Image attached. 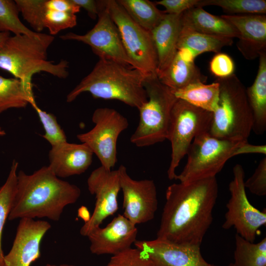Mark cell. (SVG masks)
I'll return each mask as SVG.
<instances>
[{
    "label": "cell",
    "mask_w": 266,
    "mask_h": 266,
    "mask_svg": "<svg viewBox=\"0 0 266 266\" xmlns=\"http://www.w3.org/2000/svg\"><path fill=\"white\" fill-rule=\"evenodd\" d=\"M45 266H74L73 265H69V264H61V265H52V264H48L46 265Z\"/></svg>",
    "instance_id": "7bdbcfd3"
},
{
    "label": "cell",
    "mask_w": 266,
    "mask_h": 266,
    "mask_svg": "<svg viewBox=\"0 0 266 266\" xmlns=\"http://www.w3.org/2000/svg\"><path fill=\"white\" fill-rule=\"evenodd\" d=\"M234 266H266V237L257 243L235 235Z\"/></svg>",
    "instance_id": "83f0119b"
},
{
    "label": "cell",
    "mask_w": 266,
    "mask_h": 266,
    "mask_svg": "<svg viewBox=\"0 0 266 266\" xmlns=\"http://www.w3.org/2000/svg\"><path fill=\"white\" fill-rule=\"evenodd\" d=\"M78 216L86 223L90 220L91 215H90L87 208L82 206L78 210Z\"/></svg>",
    "instance_id": "60d3db41"
},
{
    "label": "cell",
    "mask_w": 266,
    "mask_h": 266,
    "mask_svg": "<svg viewBox=\"0 0 266 266\" xmlns=\"http://www.w3.org/2000/svg\"><path fill=\"white\" fill-rule=\"evenodd\" d=\"M10 36L9 32H0V49Z\"/></svg>",
    "instance_id": "b9f144b4"
},
{
    "label": "cell",
    "mask_w": 266,
    "mask_h": 266,
    "mask_svg": "<svg viewBox=\"0 0 266 266\" xmlns=\"http://www.w3.org/2000/svg\"><path fill=\"white\" fill-rule=\"evenodd\" d=\"M136 24L151 32L162 20L166 13L148 0H117Z\"/></svg>",
    "instance_id": "4316f807"
},
{
    "label": "cell",
    "mask_w": 266,
    "mask_h": 266,
    "mask_svg": "<svg viewBox=\"0 0 266 266\" xmlns=\"http://www.w3.org/2000/svg\"><path fill=\"white\" fill-rule=\"evenodd\" d=\"M218 195L216 177L169 185L156 238L178 244L201 245L213 222Z\"/></svg>",
    "instance_id": "6da1fadb"
},
{
    "label": "cell",
    "mask_w": 266,
    "mask_h": 266,
    "mask_svg": "<svg viewBox=\"0 0 266 266\" xmlns=\"http://www.w3.org/2000/svg\"><path fill=\"white\" fill-rule=\"evenodd\" d=\"M80 8H83L88 13L89 17L96 19L99 11L98 0H71Z\"/></svg>",
    "instance_id": "ab89813d"
},
{
    "label": "cell",
    "mask_w": 266,
    "mask_h": 266,
    "mask_svg": "<svg viewBox=\"0 0 266 266\" xmlns=\"http://www.w3.org/2000/svg\"><path fill=\"white\" fill-rule=\"evenodd\" d=\"M15 0H0V32H12L14 35H35L38 33L27 27L20 20Z\"/></svg>",
    "instance_id": "4dcf8cb0"
},
{
    "label": "cell",
    "mask_w": 266,
    "mask_h": 266,
    "mask_svg": "<svg viewBox=\"0 0 266 266\" xmlns=\"http://www.w3.org/2000/svg\"><path fill=\"white\" fill-rule=\"evenodd\" d=\"M182 15L166 13L151 31L157 56V77L168 68L178 51L177 43L182 27Z\"/></svg>",
    "instance_id": "ffe728a7"
},
{
    "label": "cell",
    "mask_w": 266,
    "mask_h": 266,
    "mask_svg": "<svg viewBox=\"0 0 266 266\" xmlns=\"http://www.w3.org/2000/svg\"><path fill=\"white\" fill-rule=\"evenodd\" d=\"M199 0H161L155 2L164 6L167 14L179 15L196 7Z\"/></svg>",
    "instance_id": "74e56055"
},
{
    "label": "cell",
    "mask_w": 266,
    "mask_h": 266,
    "mask_svg": "<svg viewBox=\"0 0 266 266\" xmlns=\"http://www.w3.org/2000/svg\"><path fill=\"white\" fill-rule=\"evenodd\" d=\"M33 107L36 111L45 131L42 136L50 144L51 147L66 142L65 133L58 123L56 117L42 110L36 104Z\"/></svg>",
    "instance_id": "d6a6232c"
},
{
    "label": "cell",
    "mask_w": 266,
    "mask_h": 266,
    "mask_svg": "<svg viewBox=\"0 0 266 266\" xmlns=\"http://www.w3.org/2000/svg\"><path fill=\"white\" fill-rule=\"evenodd\" d=\"M210 5L221 7L228 15L266 13L265 0H199L196 6Z\"/></svg>",
    "instance_id": "f546056e"
},
{
    "label": "cell",
    "mask_w": 266,
    "mask_h": 266,
    "mask_svg": "<svg viewBox=\"0 0 266 266\" xmlns=\"http://www.w3.org/2000/svg\"><path fill=\"white\" fill-rule=\"evenodd\" d=\"M104 1L118 30L131 66L146 76L157 77V56L151 32L133 20L117 0Z\"/></svg>",
    "instance_id": "9c48e42d"
},
{
    "label": "cell",
    "mask_w": 266,
    "mask_h": 266,
    "mask_svg": "<svg viewBox=\"0 0 266 266\" xmlns=\"http://www.w3.org/2000/svg\"><path fill=\"white\" fill-rule=\"evenodd\" d=\"M105 266H154L140 250L130 248L113 255Z\"/></svg>",
    "instance_id": "e575fe53"
},
{
    "label": "cell",
    "mask_w": 266,
    "mask_h": 266,
    "mask_svg": "<svg viewBox=\"0 0 266 266\" xmlns=\"http://www.w3.org/2000/svg\"><path fill=\"white\" fill-rule=\"evenodd\" d=\"M94 127L77 135L100 160L101 166L111 170L117 163V143L119 135L127 129V119L116 110L108 107L97 108L93 112Z\"/></svg>",
    "instance_id": "30bf717a"
},
{
    "label": "cell",
    "mask_w": 266,
    "mask_h": 266,
    "mask_svg": "<svg viewBox=\"0 0 266 266\" xmlns=\"http://www.w3.org/2000/svg\"><path fill=\"white\" fill-rule=\"evenodd\" d=\"M233 178L229 185L231 197L226 204L227 211L222 228L233 227L245 239L254 242L258 232L266 225V211H260L249 201L244 186L245 172L242 166L236 164L233 169Z\"/></svg>",
    "instance_id": "8fae6325"
},
{
    "label": "cell",
    "mask_w": 266,
    "mask_h": 266,
    "mask_svg": "<svg viewBox=\"0 0 266 266\" xmlns=\"http://www.w3.org/2000/svg\"><path fill=\"white\" fill-rule=\"evenodd\" d=\"M182 24L202 33L227 38H238L235 28L221 16L212 15L202 7H194L182 13Z\"/></svg>",
    "instance_id": "7402d4cb"
},
{
    "label": "cell",
    "mask_w": 266,
    "mask_h": 266,
    "mask_svg": "<svg viewBox=\"0 0 266 266\" xmlns=\"http://www.w3.org/2000/svg\"><path fill=\"white\" fill-rule=\"evenodd\" d=\"M118 169L123 194V215L135 225L153 219L158 205L154 181L133 179L123 165Z\"/></svg>",
    "instance_id": "5bb4252c"
},
{
    "label": "cell",
    "mask_w": 266,
    "mask_h": 266,
    "mask_svg": "<svg viewBox=\"0 0 266 266\" xmlns=\"http://www.w3.org/2000/svg\"><path fill=\"white\" fill-rule=\"evenodd\" d=\"M20 13L23 18L36 33L44 29L43 20L46 10V0H16Z\"/></svg>",
    "instance_id": "1f68e13d"
},
{
    "label": "cell",
    "mask_w": 266,
    "mask_h": 266,
    "mask_svg": "<svg viewBox=\"0 0 266 266\" xmlns=\"http://www.w3.org/2000/svg\"><path fill=\"white\" fill-rule=\"evenodd\" d=\"M221 17L238 32L236 46L244 58L254 60L266 51V14H224Z\"/></svg>",
    "instance_id": "ac0fdd59"
},
{
    "label": "cell",
    "mask_w": 266,
    "mask_h": 266,
    "mask_svg": "<svg viewBox=\"0 0 266 266\" xmlns=\"http://www.w3.org/2000/svg\"><path fill=\"white\" fill-rule=\"evenodd\" d=\"M194 59L189 51L178 50L168 68L158 77V79L172 90L196 82L205 83L207 76L201 72Z\"/></svg>",
    "instance_id": "44dd1931"
},
{
    "label": "cell",
    "mask_w": 266,
    "mask_h": 266,
    "mask_svg": "<svg viewBox=\"0 0 266 266\" xmlns=\"http://www.w3.org/2000/svg\"><path fill=\"white\" fill-rule=\"evenodd\" d=\"M36 104L32 83L0 75V113L11 108H22Z\"/></svg>",
    "instance_id": "d4e9b609"
},
{
    "label": "cell",
    "mask_w": 266,
    "mask_h": 266,
    "mask_svg": "<svg viewBox=\"0 0 266 266\" xmlns=\"http://www.w3.org/2000/svg\"><path fill=\"white\" fill-rule=\"evenodd\" d=\"M87 186L90 194L95 196L96 202L90 220L80 229V233L84 236H87L92 230L100 227L104 219L118 210V196L121 190L118 169L108 170L100 166L89 175Z\"/></svg>",
    "instance_id": "4fadbf2b"
},
{
    "label": "cell",
    "mask_w": 266,
    "mask_h": 266,
    "mask_svg": "<svg viewBox=\"0 0 266 266\" xmlns=\"http://www.w3.org/2000/svg\"><path fill=\"white\" fill-rule=\"evenodd\" d=\"M45 5L49 9L74 14L79 12L80 10V8L73 3L71 0H46Z\"/></svg>",
    "instance_id": "f35d334b"
},
{
    "label": "cell",
    "mask_w": 266,
    "mask_h": 266,
    "mask_svg": "<svg viewBox=\"0 0 266 266\" xmlns=\"http://www.w3.org/2000/svg\"><path fill=\"white\" fill-rule=\"evenodd\" d=\"M245 188L258 196L266 195V157L259 162L253 174L244 181Z\"/></svg>",
    "instance_id": "d590c367"
},
{
    "label": "cell",
    "mask_w": 266,
    "mask_h": 266,
    "mask_svg": "<svg viewBox=\"0 0 266 266\" xmlns=\"http://www.w3.org/2000/svg\"><path fill=\"white\" fill-rule=\"evenodd\" d=\"M213 113L177 100L171 112L167 137L171 143V160L167 170L169 180L175 179L176 168L187 155L194 139L209 132Z\"/></svg>",
    "instance_id": "ba28073f"
},
{
    "label": "cell",
    "mask_w": 266,
    "mask_h": 266,
    "mask_svg": "<svg viewBox=\"0 0 266 266\" xmlns=\"http://www.w3.org/2000/svg\"><path fill=\"white\" fill-rule=\"evenodd\" d=\"M93 154L84 143L66 141L51 147L48 154V166L59 178L79 175L91 166Z\"/></svg>",
    "instance_id": "d6986e66"
},
{
    "label": "cell",
    "mask_w": 266,
    "mask_h": 266,
    "mask_svg": "<svg viewBox=\"0 0 266 266\" xmlns=\"http://www.w3.org/2000/svg\"><path fill=\"white\" fill-rule=\"evenodd\" d=\"M5 134V132L2 129L0 126V136H2Z\"/></svg>",
    "instance_id": "ee69618b"
},
{
    "label": "cell",
    "mask_w": 266,
    "mask_h": 266,
    "mask_svg": "<svg viewBox=\"0 0 266 266\" xmlns=\"http://www.w3.org/2000/svg\"><path fill=\"white\" fill-rule=\"evenodd\" d=\"M245 142L217 138L209 132L197 135L189 148L187 163L175 179L188 183L216 177L229 159L241 154Z\"/></svg>",
    "instance_id": "52a82bcc"
},
{
    "label": "cell",
    "mask_w": 266,
    "mask_h": 266,
    "mask_svg": "<svg viewBox=\"0 0 266 266\" xmlns=\"http://www.w3.org/2000/svg\"><path fill=\"white\" fill-rule=\"evenodd\" d=\"M134 244L154 266H219L206 261L201 253L200 245L178 244L157 238L136 240Z\"/></svg>",
    "instance_id": "2e32d148"
},
{
    "label": "cell",
    "mask_w": 266,
    "mask_h": 266,
    "mask_svg": "<svg viewBox=\"0 0 266 266\" xmlns=\"http://www.w3.org/2000/svg\"><path fill=\"white\" fill-rule=\"evenodd\" d=\"M80 195L78 186L58 177L48 166L31 174L20 170L8 219L47 218L58 221L65 207L76 202Z\"/></svg>",
    "instance_id": "7a4b0ae2"
},
{
    "label": "cell",
    "mask_w": 266,
    "mask_h": 266,
    "mask_svg": "<svg viewBox=\"0 0 266 266\" xmlns=\"http://www.w3.org/2000/svg\"><path fill=\"white\" fill-rule=\"evenodd\" d=\"M216 81L220 85L219 97L209 133L221 139L247 142L253 118L246 88L234 73Z\"/></svg>",
    "instance_id": "5b68a950"
},
{
    "label": "cell",
    "mask_w": 266,
    "mask_h": 266,
    "mask_svg": "<svg viewBox=\"0 0 266 266\" xmlns=\"http://www.w3.org/2000/svg\"><path fill=\"white\" fill-rule=\"evenodd\" d=\"M144 86L147 101L138 109V125L130 138L131 142L139 147L167 139L171 110L178 100L157 76H146Z\"/></svg>",
    "instance_id": "8992f818"
},
{
    "label": "cell",
    "mask_w": 266,
    "mask_h": 266,
    "mask_svg": "<svg viewBox=\"0 0 266 266\" xmlns=\"http://www.w3.org/2000/svg\"><path fill=\"white\" fill-rule=\"evenodd\" d=\"M172 92L177 99L213 113L218 102L220 85L216 80L209 84L196 82Z\"/></svg>",
    "instance_id": "484cf974"
},
{
    "label": "cell",
    "mask_w": 266,
    "mask_h": 266,
    "mask_svg": "<svg viewBox=\"0 0 266 266\" xmlns=\"http://www.w3.org/2000/svg\"><path fill=\"white\" fill-rule=\"evenodd\" d=\"M209 70L217 79L225 78L233 74L234 64L229 55L219 52L216 53L210 61Z\"/></svg>",
    "instance_id": "8d00e7d4"
},
{
    "label": "cell",
    "mask_w": 266,
    "mask_h": 266,
    "mask_svg": "<svg viewBox=\"0 0 266 266\" xmlns=\"http://www.w3.org/2000/svg\"><path fill=\"white\" fill-rule=\"evenodd\" d=\"M51 226L46 221L20 219L12 247L2 266H31L40 256V244Z\"/></svg>",
    "instance_id": "9a60e30c"
},
{
    "label": "cell",
    "mask_w": 266,
    "mask_h": 266,
    "mask_svg": "<svg viewBox=\"0 0 266 266\" xmlns=\"http://www.w3.org/2000/svg\"><path fill=\"white\" fill-rule=\"evenodd\" d=\"M233 43L232 38L202 33L182 25L177 50L186 49L195 58L206 52H213L216 54L221 52L223 47L230 46Z\"/></svg>",
    "instance_id": "cb8c5ba5"
},
{
    "label": "cell",
    "mask_w": 266,
    "mask_h": 266,
    "mask_svg": "<svg viewBox=\"0 0 266 266\" xmlns=\"http://www.w3.org/2000/svg\"><path fill=\"white\" fill-rule=\"evenodd\" d=\"M257 74L251 86L246 89L253 124L252 131L262 134L266 131V51L259 55Z\"/></svg>",
    "instance_id": "603a6c76"
},
{
    "label": "cell",
    "mask_w": 266,
    "mask_h": 266,
    "mask_svg": "<svg viewBox=\"0 0 266 266\" xmlns=\"http://www.w3.org/2000/svg\"><path fill=\"white\" fill-rule=\"evenodd\" d=\"M18 163L13 160L8 177L0 188V266L3 264L4 253L2 236L4 224L13 206L16 192Z\"/></svg>",
    "instance_id": "f1b7e54d"
},
{
    "label": "cell",
    "mask_w": 266,
    "mask_h": 266,
    "mask_svg": "<svg viewBox=\"0 0 266 266\" xmlns=\"http://www.w3.org/2000/svg\"><path fill=\"white\" fill-rule=\"evenodd\" d=\"M43 23L44 28H47L50 35L53 36L63 30L75 27L77 17L74 14L46 8Z\"/></svg>",
    "instance_id": "836d02e7"
},
{
    "label": "cell",
    "mask_w": 266,
    "mask_h": 266,
    "mask_svg": "<svg viewBox=\"0 0 266 266\" xmlns=\"http://www.w3.org/2000/svg\"><path fill=\"white\" fill-rule=\"evenodd\" d=\"M98 22L91 30L84 34L69 32L60 36V38L88 45L99 59L112 61L131 66L118 30L111 18L104 0H98Z\"/></svg>",
    "instance_id": "7c38bea8"
},
{
    "label": "cell",
    "mask_w": 266,
    "mask_h": 266,
    "mask_svg": "<svg viewBox=\"0 0 266 266\" xmlns=\"http://www.w3.org/2000/svg\"><path fill=\"white\" fill-rule=\"evenodd\" d=\"M138 230L123 215L118 214L104 228L97 227L87 235L91 252L95 255H116L131 248Z\"/></svg>",
    "instance_id": "e0dca14e"
},
{
    "label": "cell",
    "mask_w": 266,
    "mask_h": 266,
    "mask_svg": "<svg viewBox=\"0 0 266 266\" xmlns=\"http://www.w3.org/2000/svg\"><path fill=\"white\" fill-rule=\"evenodd\" d=\"M146 77L132 66L99 59L92 70L68 94L66 101L71 102L88 92L94 98L118 100L138 109L147 101L144 86Z\"/></svg>",
    "instance_id": "3957f363"
},
{
    "label": "cell",
    "mask_w": 266,
    "mask_h": 266,
    "mask_svg": "<svg viewBox=\"0 0 266 266\" xmlns=\"http://www.w3.org/2000/svg\"><path fill=\"white\" fill-rule=\"evenodd\" d=\"M54 40L50 34L38 33L32 36H10L0 49V68L15 78L31 83L33 76L43 71L60 78L68 75V62L47 60V50Z\"/></svg>",
    "instance_id": "277c9868"
},
{
    "label": "cell",
    "mask_w": 266,
    "mask_h": 266,
    "mask_svg": "<svg viewBox=\"0 0 266 266\" xmlns=\"http://www.w3.org/2000/svg\"><path fill=\"white\" fill-rule=\"evenodd\" d=\"M228 266H234L233 263H230Z\"/></svg>",
    "instance_id": "f6af8a7d"
}]
</instances>
